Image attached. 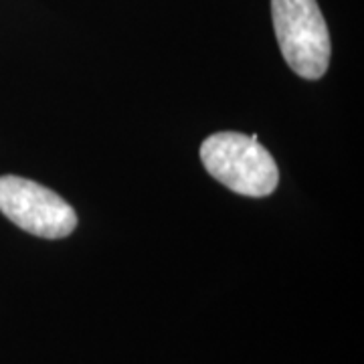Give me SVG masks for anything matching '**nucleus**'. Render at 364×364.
<instances>
[{"label": "nucleus", "mask_w": 364, "mask_h": 364, "mask_svg": "<svg viewBox=\"0 0 364 364\" xmlns=\"http://www.w3.org/2000/svg\"><path fill=\"white\" fill-rule=\"evenodd\" d=\"M200 160L213 178L237 195L261 198L279 182L277 164L255 134L217 132L200 146Z\"/></svg>", "instance_id": "f257e3e1"}, {"label": "nucleus", "mask_w": 364, "mask_h": 364, "mask_svg": "<svg viewBox=\"0 0 364 364\" xmlns=\"http://www.w3.org/2000/svg\"><path fill=\"white\" fill-rule=\"evenodd\" d=\"M275 37L294 73L320 79L330 65V33L316 0H272Z\"/></svg>", "instance_id": "f03ea898"}, {"label": "nucleus", "mask_w": 364, "mask_h": 364, "mask_svg": "<svg viewBox=\"0 0 364 364\" xmlns=\"http://www.w3.org/2000/svg\"><path fill=\"white\" fill-rule=\"evenodd\" d=\"M0 213L43 239H63L77 227V215L65 198L21 176H0Z\"/></svg>", "instance_id": "7ed1b4c3"}]
</instances>
